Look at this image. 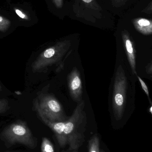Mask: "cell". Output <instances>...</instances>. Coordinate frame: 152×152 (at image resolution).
I'll return each mask as SVG.
<instances>
[{
    "label": "cell",
    "mask_w": 152,
    "mask_h": 152,
    "mask_svg": "<svg viewBox=\"0 0 152 152\" xmlns=\"http://www.w3.org/2000/svg\"><path fill=\"white\" fill-rule=\"evenodd\" d=\"M85 102L78 103L73 114L65 121V134L70 150H78L85 141L87 116L84 110Z\"/></svg>",
    "instance_id": "obj_1"
},
{
    "label": "cell",
    "mask_w": 152,
    "mask_h": 152,
    "mask_svg": "<svg viewBox=\"0 0 152 152\" xmlns=\"http://www.w3.org/2000/svg\"><path fill=\"white\" fill-rule=\"evenodd\" d=\"M71 43L69 41L58 42L54 45L45 49L42 52L32 65L34 73L47 71L50 67L58 66L57 72L61 71L64 67L63 59L66 58L70 52Z\"/></svg>",
    "instance_id": "obj_2"
},
{
    "label": "cell",
    "mask_w": 152,
    "mask_h": 152,
    "mask_svg": "<svg viewBox=\"0 0 152 152\" xmlns=\"http://www.w3.org/2000/svg\"><path fill=\"white\" fill-rule=\"evenodd\" d=\"M47 90L39 92L34 100V108L37 115L42 121L60 122L66 120L68 118L62 105L53 94Z\"/></svg>",
    "instance_id": "obj_3"
},
{
    "label": "cell",
    "mask_w": 152,
    "mask_h": 152,
    "mask_svg": "<svg viewBox=\"0 0 152 152\" xmlns=\"http://www.w3.org/2000/svg\"><path fill=\"white\" fill-rule=\"evenodd\" d=\"M1 138L6 145L20 144L34 149L37 141L26 123L18 120L7 126L1 134Z\"/></svg>",
    "instance_id": "obj_4"
},
{
    "label": "cell",
    "mask_w": 152,
    "mask_h": 152,
    "mask_svg": "<svg viewBox=\"0 0 152 152\" xmlns=\"http://www.w3.org/2000/svg\"><path fill=\"white\" fill-rule=\"evenodd\" d=\"M127 79L122 66L117 69L114 79L112 106L113 114L117 120L122 118L125 109Z\"/></svg>",
    "instance_id": "obj_5"
},
{
    "label": "cell",
    "mask_w": 152,
    "mask_h": 152,
    "mask_svg": "<svg viewBox=\"0 0 152 152\" xmlns=\"http://www.w3.org/2000/svg\"><path fill=\"white\" fill-rule=\"evenodd\" d=\"M69 89L70 96L77 103L82 101L83 88L80 73L77 67L72 69L68 76Z\"/></svg>",
    "instance_id": "obj_6"
},
{
    "label": "cell",
    "mask_w": 152,
    "mask_h": 152,
    "mask_svg": "<svg viewBox=\"0 0 152 152\" xmlns=\"http://www.w3.org/2000/svg\"><path fill=\"white\" fill-rule=\"evenodd\" d=\"M42 121L54 132L60 146L63 147L67 145L65 134V121L60 122H50L47 121Z\"/></svg>",
    "instance_id": "obj_7"
},
{
    "label": "cell",
    "mask_w": 152,
    "mask_h": 152,
    "mask_svg": "<svg viewBox=\"0 0 152 152\" xmlns=\"http://www.w3.org/2000/svg\"><path fill=\"white\" fill-rule=\"evenodd\" d=\"M124 46L127 56L128 59L132 70L136 74V71L135 53L132 41L130 40L128 35L125 34L123 36Z\"/></svg>",
    "instance_id": "obj_8"
},
{
    "label": "cell",
    "mask_w": 152,
    "mask_h": 152,
    "mask_svg": "<svg viewBox=\"0 0 152 152\" xmlns=\"http://www.w3.org/2000/svg\"><path fill=\"white\" fill-rule=\"evenodd\" d=\"M137 28L141 33L144 34H149L152 33V23L146 19L139 20L136 24Z\"/></svg>",
    "instance_id": "obj_9"
},
{
    "label": "cell",
    "mask_w": 152,
    "mask_h": 152,
    "mask_svg": "<svg viewBox=\"0 0 152 152\" xmlns=\"http://www.w3.org/2000/svg\"><path fill=\"white\" fill-rule=\"evenodd\" d=\"M88 152H100V139L97 135L93 136L88 143Z\"/></svg>",
    "instance_id": "obj_10"
},
{
    "label": "cell",
    "mask_w": 152,
    "mask_h": 152,
    "mask_svg": "<svg viewBox=\"0 0 152 152\" xmlns=\"http://www.w3.org/2000/svg\"><path fill=\"white\" fill-rule=\"evenodd\" d=\"M41 152H54V148L52 143L46 137H43L41 145Z\"/></svg>",
    "instance_id": "obj_11"
},
{
    "label": "cell",
    "mask_w": 152,
    "mask_h": 152,
    "mask_svg": "<svg viewBox=\"0 0 152 152\" xmlns=\"http://www.w3.org/2000/svg\"><path fill=\"white\" fill-rule=\"evenodd\" d=\"M9 109V102L6 99H0V114L6 112Z\"/></svg>",
    "instance_id": "obj_12"
},
{
    "label": "cell",
    "mask_w": 152,
    "mask_h": 152,
    "mask_svg": "<svg viewBox=\"0 0 152 152\" xmlns=\"http://www.w3.org/2000/svg\"><path fill=\"white\" fill-rule=\"evenodd\" d=\"M137 78H138V80H139V81H140V84H141V86H142V88L143 89L144 91L145 92V94L147 95V96L149 98V90H148V87H147V86H146V84L145 82L142 80V79L139 77L138 76H137Z\"/></svg>",
    "instance_id": "obj_13"
},
{
    "label": "cell",
    "mask_w": 152,
    "mask_h": 152,
    "mask_svg": "<svg viewBox=\"0 0 152 152\" xmlns=\"http://www.w3.org/2000/svg\"><path fill=\"white\" fill-rule=\"evenodd\" d=\"M16 12L17 14H18L20 17L22 18H25V15H24L19 10H16Z\"/></svg>",
    "instance_id": "obj_14"
},
{
    "label": "cell",
    "mask_w": 152,
    "mask_h": 152,
    "mask_svg": "<svg viewBox=\"0 0 152 152\" xmlns=\"http://www.w3.org/2000/svg\"><path fill=\"white\" fill-rule=\"evenodd\" d=\"M147 72L148 74H152V64L151 66H150V67L147 69Z\"/></svg>",
    "instance_id": "obj_15"
},
{
    "label": "cell",
    "mask_w": 152,
    "mask_h": 152,
    "mask_svg": "<svg viewBox=\"0 0 152 152\" xmlns=\"http://www.w3.org/2000/svg\"><path fill=\"white\" fill-rule=\"evenodd\" d=\"M15 94H16L18 95H21L22 94V93H21V92H20V91H15Z\"/></svg>",
    "instance_id": "obj_16"
},
{
    "label": "cell",
    "mask_w": 152,
    "mask_h": 152,
    "mask_svg": "<svg viewBox=\"0 0 152 152\" xmlns=\"http://www.w3.org/2000/svg\"><path fill=\"white\" fill-rule=\"evenodd\" d=\"M82 1L86 3H90L92 1V0H82Z\"/></svg>",
    "instance_id": "obj_17"
},
{
    "label": "cell",
    "mask_w": 152,
    "mask_h": 152,
    "mask_svg": "<svg viewBox=\"0 0 152 152\" xmlns=\"http://www.w3.org/2000/svg\"><path fill=\"white\" fill-rule=\"evenodd\" d=\"M150 113H151V114L152 115V105L151 106V108H150Z\"/></svg>",
    "instance_id": "obj_18"
},
{
    "label": "cell",
    "mask_w": 152,
    "mask_h": 152,
    "mask_svg": "<svg viewBox=\"0 0 152 152\" xmlns=\"http://www.w3.org/2000/svg\"><path fill=\"white\" fill-rule=\"evenodd\" d=\"M3 20L2 18H1V17H0V22H1V21H2V20Z\"/></svg>",
    "instance_id": "obj_19"
},
{
    "label": "cell",
    "mask_w": 152,
    "mask_h": 152,
    "mask_svg": "<svg viewBox=\"0 0 152 152\" xmlns=\"http://www.w3.org/2000/svg\"><path fill=\"white\" fill-rule=\"evenodd\" d=\"M100 152H105L104 151H100Z\"/></svg>",
    "instance_id": "obj_20"
},
{
    "label": "cell",
    "mask_w": 152,
    "mask_h": 152,
    "mask_svg": "<svg viewBox=\"0 0 152 152\" xmlns=\"http://www.w3.org/2000/svg\"><path fill=\"white\" fill-rule=\"evenodd\" d=\"M72 152H77L76 151H73Z\"/></svg>",
    "instance_id": "obj_21"
},
{
    "label": "cell",
    "mask_w": 152,
    "mask_h": 152,
    "mask_svg": "<svg viewBox=\"0 0 152 152\" xmlns=\"http://www.w3.org/2000/svg\"><path fill=\"white\" fill-rule=\"evenodd\" d=\"M1 85H0V89H1Z\"/></svg>",
    "instance_id": "obj_22"
}]
</instances>
